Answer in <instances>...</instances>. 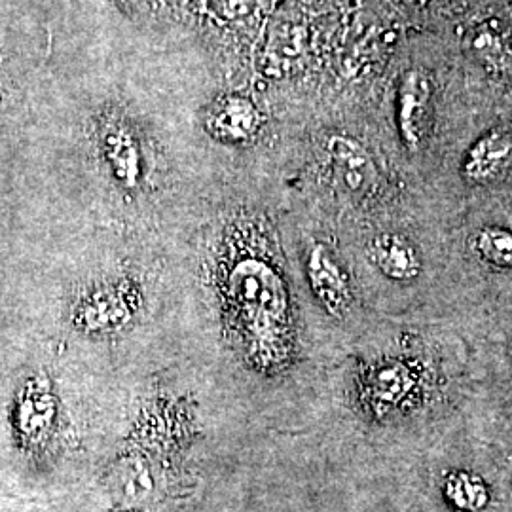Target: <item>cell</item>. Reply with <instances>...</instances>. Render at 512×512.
<instances>
[{"label":"cell","instance_id":"ba28073f","mask_svg":"<svg viewBox=\"0 0 512 512\" xmlns=\"http://www.w3.org/2000/svg\"><path fill=\"white\" fill-rule=\"evenodd\" d=\"M101 148L118 183L133 188L141 181V148L133 131L116 118L101 126Z\"/></svg>","mask_w":512,"mask_h":512},{"label":"cell","instance_id":"6da1fadb","mask_svg":"<svg viewBox=\"0 0 512 512\" xmlns=\"http://www.w3.org/2000/svg\"><path fill=\"white\" fill-rule=\"evenodd\" d=\"M224 319L245 359L262 372H277L293 351L287 285L268 256L243 251L219 272Z\"/></svg>","mask_w":512,"mask_h":512},{"label":"cell","instance_id":"8fae6325","mask_svg":"<svg viewBox=\"0 0 512 512\" xmlns=\"http://www.w3.org/2000/svg\"><path fill=\"white\" fill-rule=\"evenodd\" d=\"M368 253L372 262L389 279L406 283L421 274V258L410 239L401 234H382L370 241Z\"/></svg>","mask_w":512,"mask_h":512},{"label":"cell","instance_id":"3957f363","mask_svg":"<svg viewBox=\"0 0 512 512\" xmlns=\"http://www.w3.org/2000/svg\"><path fill=\"white\" fill-rule=\"evenodd\" d=\"M14 433L25 452H40L54 439L59 421V401L54 385L37 374L29 378L14 404Z\"/></svg>","mask_w":512,"mask_h":512},{"label":"cell","instance_id":"4fadbf2b","mask_svg":"<svg viewBox=\"0 0 512 512\" xmlns=\"http://www.w3.org/2000/svg\"><path fill=\"white\" fill-rule=\"evenodd\" d=\"M475 249L486 262L499 268H512V232L499 226H488L476 236Z\"/></svg>","mask_w":512,"mask_h":512},{"label":"cell","instance_id":"277c9868","mask_svg":"<svg viewBox=\"0 0 512 512\" xmlns=\"http://www.w3.org/2000/svg\"><path fill=\"white\" fill-rule=\"evenodd\" d=\"M433 95V82L421 69H410L403 74L397 92V126L404 147L416 152L423 143L427 112Z\"/></svg>","mask_w":512,"mask_h":512},{"label":"cell","instance_id":"9c48e42d","mask_svg":"<svg viewBox=\"0 0 512 512\" xmlns=\"http://www.w3.org/2000/svg\"><path fill=\"white\" fill-rule=\"evenodd\" d=\"M414 385L416 378L412 370L401 361L376 366L366 380V403L370 404L374 414L384 416L412 395Z\"/></svg>","mask_w":512,"mask_h":512},{"label":"cell","instance_id":"8992f818","mask_svg":"<svg viewBox=\"0 0 512 512\" xmlns=\"http://www.w3.org/2000/svg\"><path fill=\"white\" fill-rule=\"evenodd\" d=\"M330 164L340 183L353 194H368L378 183L376 164L359 141L348 135H332L327 143Z\"/></svg>","mask_w":512,"mask_h":512},{"label":"cell","instance_id":"30bf717a","mask_svg":"<svg viewBox=\"0 0 512 512\" xmlns=\"http://www.w3.org/2000/svg\"><path fill=\"white\" fill-rule=\"evenodd\" d=\"M262 118L255 105L241 97L222 99L209 114L207 128L226 143H247L255 137Z\"/></svg>","mask_w":512,"mask_h":512},{"label":"cell","instance_id":"5bb4252c","mask_svg":"<svg viewBox=\"0 0 512 512\" xmlns=\"http://www.w3.org/2000/svg\"><path fill=\"white\" fill-rule=\"evenodd\" d=\"M473 48L480 57H484L486 61H492L494 65H501V38L492 31H478L475 40H473Z\"/></svg>","mask_w":512,"mask_h":512},{"label":"cell","instance_id":"5b68a950","mask_svg":"<svg viewBox=\"0 0 512 512\" xmlns=\"http://www.w3.org/2000/svg\"><path fill=\"white\" fill-rule=\"evenodd\" d=\"M306 274H308L311 291L325 306V310L334 317H344L353 300L351 287H349L348 275L330 253L327 245L315 243L311 247L308 262H306Z\"/></svg>","mask_w":512,"mask_h":512},{"label":"cell","instance_id":"7a4b0ae2","mask_svg":"<svg viewBox=\"0 0 512 512\" xmlns=\"http://www.w3.org/2000/svg\"><path fill=\"white\" fill-rule=\"evenodd\" d=\"M141 304V293L129 279L105 283L76 300L74 325L86 334H114L128 329Z\"/></svg>","mask_w":512,"mask_h":512},{"label":"cell","instance_id":"7c38bea8","mask_svg":"<svg viewBox=\"0 0 512 512\" xmlns=\"http://www.w3.org/2000/svg\"><path fill=\"white\" fill-rule=\"evenodd\" d=\"M444 494L458 511L463 512L484 511L490 499L486 484L478 476L465 471L452 473L446 478Z\"/></svg>","mask_w":512,"mask_h":512},{"label":"cell","instance_id":"52a82bcc","mask_svg":"<svg viewBox=\"0 0 512 512\" xmlns=\"http://www.w3.org/2000/svg\"><path fill=\"white\" fill-rule=\"evenodd\" d=\"M512 160V131L494 128L480 135L467 150L461 173L469 183L484 184L495 179Z\"/></svg>","mask_w":512,"mask_h":512}]
</instances>
